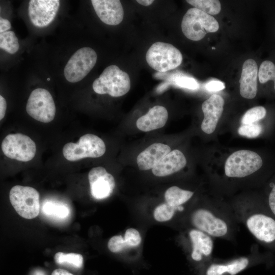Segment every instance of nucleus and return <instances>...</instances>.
Returning <instances> with one entry per match:
<instances>
[{
  "label": "nucleus",
  "mask_w": 275,
  "mask_h": 275,
  "mask_svg": "<svg viewBox=\"0 0 275 275\" xmlns=\"http://www.w3.org/2000/svg\"><path fill=\"white\" fill-rule=\"evenodd\" d=\"M192 244L191 258L196 261H201L203 257H208L212 253L213 241L211 237L197 229L189 232Z\"/></svg>",
  "instance_id": "20"
},
{
  "label": "nucleus",
  "mask_w": 275,
  "mask_h": 275,
  "mask_svg": "<svg viewBox=\"0 0 275 275\" xmlns=\"http://www.w3.org/2000/svg\"><path fill=\"white\" fill-rule=\"evenodd\" d=\"M136 2L140 5L144 6H149L153 2V0H137Z\"/></svg>",
  "instance_id": "39"
},
{
  "label": "nucleus",
  "mask_w": 275,
  "mask_h": 275,
  "mask_svg": "<svg viewBox=\"0 0 275 275\" xmlns=\"http://www.w3.org/2000/svg\"><path fill=\"white\" fill-rule=\"evenodd\" d=\"M0 48L10 54H14L18 50V40L14 32L8 31L1 33Z\"/></svg>",
  "instance_id": "25"
},
{
  "label": "nucleus",
  "mask_w": 275,
  "mask_h": 275,
  "mask_svg": "<svg viewBox=\"0 0 275 275\" xmlns=\"http://www.w3.org/2000/svg\"><path fill=\"white\" fill-rule=\"evenodd\" d=\"M262 130V126L259 124L253 123L242 125L238 129L239 134L249 138H254L260 134Z\"/></svg>",
  "instance_id": "30"
},
{
  "label": "nucleus",
  "mask_w": 275,
  "mask_h": 275,
  "mask_svg": "<svg viewBox=\"0 0 275 275\" xmlns=\"http://www.w3.org/2000/svg\"><path fill=\"white\" fill-rule=\"evenodd\" d=\"M49 80H50L49 78H47V80L49 81Z\"/></svg>",
  "instance_id": "41"
},
{
  "label": "nucleus",
  "mask_w": 275,
  "mask_h": 275,
  "mask_svg": "<svg viewBox=\"0 0 275 275\" xmlns=\"http://www.w3.org/2000/svg\"><path fill=\"white\" fill-rule=\"evenodd\" d=\"M182 55L173 45L156 42L148 49L146 60L148 64L155 70L164 72L178 67L182 63Z\"/></svg>",
  "instance_id": "3"
},
{
  "label": "nucleus",
  "mask_w": 275,
  "mask_h": 275,
  "mask_svg": "<svg viewBox=\"0 0 275 275\" xmlns=\"http://www.w3.org/2000/svg\"><path fill=\"white\" fill-rule=\"evenodd\" d=\"M186 163L183 153L175 149L163 157L152 169V172L157 177L167 176L182 170Z\"/></svg>",
  "instance_id": "17"
},
{
  "label": "nucleus",
  "mask_w": 275,
  "mask_h": 275,
  "mask_svg": "<svg viewBox=\"0 0 275 275\" xmlns=\"http://www.w3.org/2000/svg\"><path fill=\"white\" fill-rule=\"evenodd\" d=\"M10 201L17 213L22 217L32 219L40 212V195L30 186L15 185L10 190Z\"/></svg>",
  "instance_id": "5"
},
{
  "label": "nucleus",
  "mask_w": 275,
  "mask_h": 275,
  "mask_svg": "<svg viewBox=\"0 0 275 275\" xmlns=\"http://www.w3.org/2000/svg\"><path fill=\"white\" fill-rule=\"evenodd\" d=\"M249 231L258 240L270 243L275 240V220L261 213H255L246 219Z\"/></svg>",
  "instance_id": "13"
},
{
  "label": "nucleus",
  "mask_w": 275,
  "mask_h": 275,
  "mask_svg": "<svg viewBox=\"0 0 275 275\" xmlns=\"http://www.w3.org/2000/svg\"><path fill=\"white\" fill-rule=\"evenodd\" d=\"M11 28L10 21L6 19L0 18V33H3L8 31Z\"/></svg>",
  "instance_id": "36"
},
{
  "label": "nucleus",
  "mask_w": 275,
  "mask_h": 275,
  "mask_svg": "<svg viewBox=\"0 0 275 275\" xmlns=\"http://www.w3.org/2000/svg\"><path fill=\"white\" fill-rule=\"evenodd\" d=\"M224 100L222 96L213 94L202 105L204 115L201 129L205 133L210 134L215 129L224 109Z\"/></svg>",
  "instance_id": "14"
},
{
  "label": "nucleus",
  "mask_w": 275,
  "mask_h": 275,
  "mask_svg": "<svg viewBox=\"0 0 275 275\" xmlns=\"http://www.w3.org/2000/svg\"><path fill=\"white\" fill-rule=\"evenodd\" d=\"M250 260L241 257L226 263H213L207 268L205 275H236L246 268Z\"/></svg>",
  "instance_id": "21"
},
{
  "label": "nucleus",
  "mask_w": 275,
  "mask_h": 275,
  "mask_svg": "<svg viewBox=\"0 0 275 275\" xmlns=\"http://www.w3.org/2000/svg\"><path fill=\"white\" fill-rule=\"evenodd\" d=\"M131 86L129 75L115 65L107 67L93 82L92 88L99 94L118 97L126 94Z\"/></svg>",
  "instance_id": "1"
},
{
  "label": "nucleus",
  "mask_w": 275,
  "mask_h": 275,
  "mask_svg": "<svg viewBox=\"0 0 275 275\" xmlns=\"http://www.w3.org/2000/svg\"><path fill=\"white\" fill-rule=\"evenodd\" d=\"M91 194L97 200L109 197L115 187L114 177L102 167L92 168L88 174Z\"/></svg>",
  "instance_id": "12"
},
{
  "label": "nucleus",
  "mask_w": 275,
  "mask_h": 275,
  "mask_svg": "<svg viewBox=\"0 0 275 275\" xmlns=\"http://www.w3.org/2000/svg\"><path fill=\"white\" fill-rule=\"evenodd\" d=\"M105 151L106 147L103 140L92 133L81 136L76 143H67L63 148L64 157L71 161L88 157H100Z\"/></svg>",
  "instance_id": "4"
},
{
  "label": "nucleus",
  "mask_w": 275,
  "mask_h": 275,
  "mask_svg": "<svg viewBox=\"0 0 275 275\" xmlns=\"http://www.w3.org/2000/svg\"><path fill=\"white\" fill-rule=\"evenodd\" d=\"M168 119V113L166 108L161 105H155L137 120L136 125L139 130L148 132L163 127Z\"/></svg>",
  "instance_id": "19"
},
{
  "label": "nucleus",
  "mask_w": 275,
  "mask_h": 275,
  "mask_svg": "<svg viewBox=\"0 0 275 275\" xmlns=\"http://www.w3.org/2000/svg\"><path fill=\"white\" fill-rule=\"evenodd\" d=\"M258 66L252 59L246 60L243 64L239 80L240 94L246 99L254 98L257 92Z\"/></svg>",
  "instance_id": "16"
},
{
  "label": "nucleus",
  "mask_w": 275,
  "mask_h": 275,
  "mask_svg": "<svg viewBox=\"0 0 275 275\" xmlns=\"http://www.w3.org/2000/svg\"><path fill=\"white\" fill-rule=\"evenodd\" d=\"M175 84L179 87L190 90H196L199 87L198 82L191 77L180 76L175 79Z\"/></svg>",
  "instance_id": "33"
},
{
  "label": "nucleus",
  "mask_w": 275,
  "mask_h": 275,
  "mask_svg": "<svg viewBox=\"0 0 275 275\" xmlns=\"http://www.w3.org/2000/svg\"><path fill=\"white\" fill-rule=\"evenodd\" d=\"M7 108V103L5 99L0 96V120H2L5 117Z\"/></svg>",
  "instance_id": "37"
},
{
  "label": "nucleus",
  "mask_w": 275,
  "mask_h": 275,
  "mask_svg": "<svg viewBox=\"0 0 275 275\" xmlns=\"http://www.w3.org/2000/svg\"><path fill=\"white\" fill-rule=\"evenodd\" d=\"M51 275H73V274L70 273L69 272H68V271L65 269L58 268V269H56L52 271Z\"/></svg>",
  "instance_id": "38"
},
{
  "label": "nucleus",
  "mask_w": 275,
  "mask_h": 275,
  "mask_svg": "<svg viewBox=\"0 0 275 275\" xmlns=\"http://www.w3.org/2000/svg\"><path fill=\"white\" fill-rule=\"evenodd\" d=\"M1 147L5 156L20 161L32 160L36 152L35 142L29 136L19 133L7 135Z\"/></svg>",
  "instance_id": "9"
},
{
  "label": "nucleus",
  "mask_w": 275,
  "mask_h": 275,
  "mask_svg": "<svg viewBox=\"0 0 275 275\" xmlns=\"http://www.w3.org/2000/svg\"><path fill=\"white\" fill-rule=\"evenodd\" d=\"M218 29L219 24L213 16L194 7L187 11L181 22L183 33L193 41H199L207 33L215 32Z\"/></svg>",
  "instance_id": "2"
},
{
  "label": "nucleus",
  "mask_w": 275,
  "mask_h": 275,
  "mask_svg": "<svg viewBox=\"0 0 275 275\" xmlns=\"http://www.w3.org/2000/svg\"><path fill=\"white\" fill-rule=\"evenodd\" d=\"M42 210L45 215L57 220L66 219L70 214V210L67 205L53 201L45 202Z\"/></svg>",
  "instance_id": "23"
},
{
  "label": "nucleus",
  "mask_w": 275,
  "mask_h": 275,
  "mask_svg": "<svg viewBox=\"0 0 275 275\" xmlns=\"http://www.w3.org/2000/svg\"><path fill=\"white\" fill-rule=\"evenodd\" d=\"M191 222L197 229L209 236L223 237L228 232L227 223L211 211L205 209L195 210L191 214Z\"/></svg>",
  "instance_id": "10"
},
{
  "label": "nucleus",
  "mask_w": 275,
  "mask_h": 275,
  "mask_svg": "<svg viewBox=\"0 0 275 275\" xmlns=\"http://www.w3.org/2000/svg\"><path fill=\"white\" fill-rule=\"evenodd\" d=\"M179 209L164 203L158 205L154 209L153 216L155 219L159 222H164L170 220Z\"/></svg>",
  "instance_id": "27"
},
{
  "label": "nucleus",
  "mask_w": 275,
  "mask_h": 275,
  "mask_svg": "<svg viewBox=\"0 0 275 275\" xmlns=\"http://www.w3.org/2000/svg\"><path fill=\"white\" fill-rule=\"evenodd\" d=\"M107 247L113 253H118L128 248L125 240L121 235L112 237L108 241Z\"/></svg>",
  "instance_id": "32"
},
{
  "label": "nucleus",
  "mask_w": 275,
  "mask_h": 275,
  "mask_svg": "<svg viewBox=\"0 0 275 275\" xmlns=\"http://www.w3.org/2000/svg\"><path fill=\"white\" fill-rule=\"evenodd\" d=\"M97 58L96 51L90 47H84L77 50L64 68L65 78L72 83L80 81L94 67Z\"/></svg>",
  "instance_id": "7"
},
{
  "label": "nucleus",
  "mask_w": 275,
  "mask_h": 275,
  "mask_svg": "<svg viewBox=\"0 0 275 275\" xmlns=\"http://www.w3.org/2000/svg\"><path fill=\"white\" fill-rule=\"evenodd\" d=\"M225 88L224 82L218 80H212L206 85V89L210 92H216L222 90Z\"/></svg>",
  "instance_id": "34"
},
{
  "label": "nucleus",
  "mask_w": 275,
  "mask_h": 275,
  "mask_svg": "<svg viewBox=\"0 0 275 275\" xmlns=\"http://www.w3.org/2000/svg\"><path fill=\"white\" fill-rule=\"evenodd\" d=\"M186 2L209 15L218 14L221 10L220 2L217 0H187Z\"/></svg>",
  "instance_id": "24"
},
{
  "label": "nucleus",
  "mask_w": 275,
  "mask_h": 275,
  "mask_svg": "<svg viewBox=\"0 0 275 275\" xmlns=\"http://www.w3.org/2000/svg\"><path fill=\"white\" fill-rule=\"evenodd\" d=\"M258 77L261 84L273 80L275 89V65L270 61L263 62L258 71Z\"/></svg>",
  "instance_id": "28"
},
{
  "label": "nucleus",
  "mask_w": 275,
  "mask_h": 275,
  "mask_svg": "<svg viewBox=\"0 0 275 275\" xmlns=\"http://www.w3.org/2000/svg\"><path fill=\"white\" fill-rule=\"evenodd\" d=\"M193 191L184 190L176 186L169 187L166 191L164 195L166 202L169 205L178 208L182 211L183 207L182 205L188 201L193 196Z\"/></svg>",
  "instance_id": "22"
},
{
  "label": "nucleus",
  "mask_w": 275,
  "mask_h": 275,
  "mask_svg": "<svg viewBox=\"0 0 275 275\" xmlns=\"http://www.w3.org/2000/svg\"><path fill=\"white\" fill-rule=\"evenodd\" d=\"M54 258L55 262L59 264L67 263L76 268H80L83 264V257L79 254L58 252Z\"/></svg>",
  "instance_id": "26"
},
{
  "label": "nucleus",
  "mask_w": 275,
  "mask_h": 275,
  "mask_svg": "<svg viewBox=\"0 0 275 275\" xmlns=\"http://www.w3.org/2000/svg\"><path fill=\"white\" fill-rule=\"evenodd\" d=\"M59 0H31L28 8L31 22L36 27L48 25L55 18L59 10Z\"/></svg>",
  "instance_id": "11"
},
{
  "label": "nucleus",
  "mask_w": 275,
  "mask_h": 275,
  "mask_svg": "<svg viewBox=\"0 0 275 275\" xmlns=\"http://www.w3.org/2000/svg\"><path fill=\"white\" fill-rule=\"evenodd\" d=\"M94 10L100 19L110 25L120 23L124 17V10L119 0H92Z\"/></svg>",
  "instance_id": "15"
},
{
  "label": "nucleus",
  "mask_w": 275,
  "mask_h": 275,
  "mask_svg": "<svg viewBox=\"0 0 275 275\" xmlns=\"http://www.w3.org/2000/svg\"><path fill=\"white\" fill-rule=\"evenodd\" d=\"M29 116L43 123L52 121L56 115V106L50 93L46 89L37 88L31 93L26 105Z\"/></svg>",
  "instance_id": "8"
},
{
  "label": "nucleus",
  "mask_w": 275,
  "mask_h": 275,
  "mask_svg": "<svg viewBox=\"0 0 275 275\" xmlns=\"http://www.w3.org/2000/svg\"><path fill=\"white\" fill-rule=\"evenodd\" d=\"M37 275H44L43 273H42V272H40V271H38L37 273Z\"/></svg>",
  "instance_id": "40"
},
{
  "label": "nucleus",
  "mask_w": 275,
  "mask_h": 275,
  "mask_svg": "<svg viewBox=\"0 0 275 275\" xmlns=\"http://www.w3.org/2000/svg\"><path fill=\"white\" fill-rule=\"evenodd\" d=\"M265 108L262 106H258L250 108L243 116L241 122L243 125L255 123L264 118L266 115Z\"/></svg>",
  "instance_id": "29"
},
{
  "label": "nucleus",
  "mask_w": 275,
  "mask_h": 275,
  "mask_svg": "<svg viewBox=\"0 0 275 275\" xmlns=\"http://www.w3.org/2000/svg\"><path fill=\"white\" fill-rule=\"evenodd\" d=\"M124 239L128 248L135 247L140 244L142 238L139 232L134 228H128L125 231Z\"/></svg>",
  "instance_id": "31"
},
{
  "label": "nucleus",
  "mask_w": 275,
  "mask_h": 275,
  "mask_svg": "<svg viewBox=\"0 0 275 275\" xmlns=\"http://www.w3.org/2000/svg\"><path fill=\"white\" fill-rule=\"evenodd\" d=\"M171 148L162 143H154L142 151L137 156L136 162L139 169L147 171L152 169L167 154Z\"/></svg>",
  "instance_id": "18"
},
{
  "label": "nucleus",
  "mask_w": 275,
  "mask_h": 275,
  "mask_svg": "<svg viewBox=\"0 0 275 275\" xmlns=\"http://www.w3.org/2000/svg\"><path fill=\"white\" fill-rule=\"evenodd\" d=\"M262 163L261 157L257 153L248 150H238L228 157L225 174L229 177H244L257 171Z\"/></svg>",
  "instance_id": "6"
},
{
  "label": "nucleus",
  "mask_w": 275,
  "mask_h": 275,
  "mask_svg": "<svg viewBox=\"0 0 275 275\" xmlns=\"http://www.w3.org/2000/svg\"><path fill=\"white\" fill-rule=\"evenodd\" d=\"M268 203L271 211L275 215V184L269 194Z\"/></svg>",
  "instance_id": "35"
}]
</instances>
